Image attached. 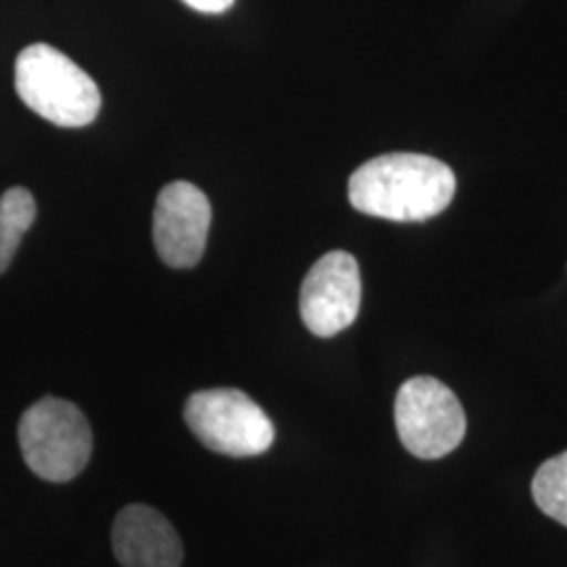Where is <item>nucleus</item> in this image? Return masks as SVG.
<instances>
[{"instance_id":"obj_5","label":"nucleus","mask_w":567,"mask_h":567,"mask_svg":"<svg viewBox=\"0 0 567 567\" xmlns=\"http://www.w3.org/2000/svg\"><path fill=\"white\" fill-rule=\"evenodd\" d=\"M395 426L410 454L435 461L461 446L466 433L465 410L442 381L414 377L398 391Z\"/></svg>"},{"instance_id":"obj_4","label":"nucleus","mask_w":567,"mask_h":567,"mask_svg":"<svg viewBox=\"0 0 567 567\" xmlns=\"http://www.w3.org/2000/svg\"><path fill=\"white\" fill-rule=\"evenodd\" d=\"M185 423L203 446L231 458L259 456L276 437L264 408L240 389H206L185 404Z\"/></svg>"},{"instance_id":"obj_6","label":"nucleus","mask_w":567,"mask_h":567,"mask_svg":"<svg viewBox=\"0 0 567 567\" xmlns=\"http://www.w3.org/2000/svg\"><path fill=\"white\" fill-rule=\"evenodd\" d=\"M362 276L353 255L332 250L309 269L301 286V318L316 337H334L355 322Z\"/></svg>"},{"instance_id":"obj_3","label":"nucleus","mask_w":567,"mask_h":567,"mask_svg":"<svg viewBox=\"0 0 567 567\" xmlns=\"http://www.w3.org/2000/svg\"><path fill=\"white\" fill-rule=\"evenodd\" d=\"M21 456L44 482L63 484L81 475L93 454V433L81 408L42 398L21 416Z\"/></svg>"},{"instance_id":"obj_11","label":"nucleus","mask_w":567,"mask_h":567,"mask_svg":"<svg viewBox=\"0 0 567 567\" xmlns=\"http://www.w3.org/2000/svg\"><path fill=\"white\" fill-rule=\"evenodd\" d=\"M183 2L200 13H224L234 4V0H183Z\"/></svg>"},{"instance_id":"obj_9","label":"nucleus","mask_w":567,"mask_h":567,"mask_svg":"<svg viewBox=\"0 0 567 567\" xmlns=\"http://www.w3.org/2000/svg\"><path fill=\"white\" fill-rule=\"evenodd\" d=\"M37 219V203L25 187L7 189L0 196V274L9 269L21 238Z\"/></svg>"},{"instance_id":"obj_1","label":"nucleus","mask_w":567,"mask_h":567,"mask_svg":"<svg viewBox=\"0 0 567 567\" xmlns=\"http://www.w3.org/2000/svg\"><path fill=\"white\" fill-rule=\"evenodd\" d=\"M456 177L447 164L423 154H385L349 179V203L370 217L416 224L437 217L454 200Z\"/></svg>"},{"instance_id":"obj_2","label":"nucleus","mask_w":567,"mask_h":567,"mask_svg":"<svg viewBox=\"0 0 567 567\" xmlns=\"http://www.w3.org/2000/svg\"><path fill=\"white\" fill-rule=\"evenodd\" d=\"M16 91L44 121L81 128L97 118L102 93L95 81L58 49L37 42L16 61Z\"/></svg>"},{"instance_id":"obj_8","label":"nucleus","mask_w":567,"mask_h":567,"mask_svg":"<svg viewBox=\"0 0 567 567\" xmlns=\"http://www.w3.org/2000/svg\"><path fill=\"white\" fill-rule=\"evenodd\" d=\"M112 547L122 567H179L182 538L156 508L128 505L112 527Z\"/></svg>"},{"instance_id":"obj_7","label":"nucleus","mask_w":567,"mask_h":567,"mask_svg":"<svg viewBox=\"0 0 567 567\" xmlns=\"http://www.w3.org/2000/svg\"><path fill=\"white\" fill-rule=\"evenodd\" d=\"M213 221L210 203L194 183L175 182L158 194L154 210V244L164 264L187 269L203 259Z\"/></svg>"},{"instance_id":"obj_10","label":"nucleus","mask_w":567,"mask_h":567,"mask_svg":"<svg viewBox=\"0 0 567 567\" xmlns=\"http://www.w3.org/2000/svg\"><path fill=\"white\" fill-rule=\"evenodd\" d=\"M532 494L543 513L567 527V450L538 468Z\"/></svg>"}]
</instances>
